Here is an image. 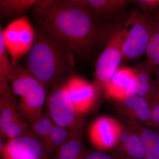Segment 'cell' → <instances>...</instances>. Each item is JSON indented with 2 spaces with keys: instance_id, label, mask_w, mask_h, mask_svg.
<instances>
[{
  "instance_id": "obj_6",
  "label": "cell",
  "mask_w": 159,
  "mask_h": 159,
  "mask_svg": "<svg viewBox=\"0 0 159 159\" xmlns=\"http://www.w3.org/2000/svg\"><path fill=\"white\" fill-rule=\"evenodd\" d=\"M128 22V21H127ZM128 22L112 38L97 58L93 84L100 93L104 90L123 59L122 46L129 31Z\"/></svg>"
},
{
  "instance_id": "obj_16",
  "label": "cell",
  "mask_w": 159,
  "mask_h": 159,
  "mask_svg": "<svg viewBox=\"0 0 159 159\" xmlns=\"http://www.w3.org/2000/svg\"><path fill=\"white\" fill-rule=\"evenodd\" d=\"M135 70V95L144 97L153 103L159 95L157 82L152 79V73L143 63L137 66Z\"/></svg>"
},
{
  "instance_id": "obj_18",
  "label": "cell",
  "mask_w": 159,
  "mask_h": 159,
  "mask_svg": "<svg viewBox=\"0 0 159 159\" xmlns=\"http://www.w3.org/2000/svg\"><path fill=\"white\" fill-rule=\"evenodd\" d=\"M145 55L146 59L143 63L153 73L159 68V21L154 16Z\"/></svg>"
},
{
  "instance_id": "obj_5",
  "label": "cell",
  "mask_w": 159,
  "mask_h": 159,
  "mask_svg": "<svg viewBox=\"0 0 159 159\" xmlns=\"http://www.w3.org/2000/svg\"><path fill=\"white\" fill-rule=\"evenodd\" d=\"M154 16L152 12L134 11L129 16V31L122 46L123 59L136 60L145 54Z\"/></svg>"
},
{
  "instance_id": "obj_17",
  "label": "cell",
  "mask_w": 159,
  "mask_h": 159,
  "mask_svg": "<svg viewBox=\"0 0 159 159\" xmlns=\"http://www.w3.org/2000/svg\"><path fill=\"white\" fill-rule=\"evenodd\" d=\"M126 125L139 135L145 146V159H159V132L135 120L123 118Z\"/></svg>"
},
{
  "instance_id": "obj_21",
  "label": "cell",
  "mask_w": 159,
  "mask_h": 159,
  "mask_svg": "<svg viewBox=\"0 0 159 159\" xmlns=\"http://www.w3.org/2000/svg\"><path fill=\"white\" fill-rule=\"evenodd\" d=\"M72 136H74L67 129L54 124L43 144L49 155H55L61 146Z\"/></svg>"
},
{
  "instance_id": "obj_19",
  "label": "cell",
  "mask_w": 159,
  "mask_h": 159,
  "mask_svg": "<svg viewBox=\"0 0 159 159\" xmlns=\"http://www.w3.org/2000/svg\"><path fill=\"white\" fill-rule=\"evenodd\" d=\"M88 151L84 145L81 135L68 139L58 149L54 159H84Z\"/></svg>"
},
{
  "instance_id": "obj_24",
  "label": "cell",
  "mask_w": 159,
  "mask_h": 159,
  "mask_svg": "<svg viewBox=\"0 0 159 159\" xmlns=\"http://www.w3.org/2000/svg\"><path fill=\"white\" fill-rule=\"evenodd\" d=\"M133 2L138 4L140 9L143 11L152 12L159 11V0H136Z\"/></svg>"
},
{
  "instance_id": "obj_7",
  "label": "cell",
  "mask_w": 159,
  "mask_h": 159,
  "mask_svg": "<svg viewBox=\"0 0 159 159\" xmlns=\"http://www.w3.org/2000/svg\"><path fill=\"white\" fill-rule=\"evenodd\" d=\"M6 50L14 66L21 57L30 51L35 37V29L26 15L9 23L3 30Z\"/></svg>"
},
{
  "instance_id": "obj_1",
  "label": "cell",
  "mask_w": 159,
  "mask_h": 159,
  "mask_svg": "<svg viewBox=\"0 0 159 159\" xmlns=\"http://www.w3.org/2000/svg\"><path fill=\"white\" fill-rule=\"evenodd\" d=\"M31 10L37 25L62 40L83 60L104 49L127 23H106L73 0H38Z\"/></svg>"
},
{
  "instance_id": "obj_27",
  "label": "cell",
  "mask_w": 159,
  "mask_h": 159,
  "mask_svg": "<svg viewBox=\"0 0 159 159\" xmlns=\"http://www.w3.org/2000/svg\"><path fill=\"white\" fill-rule=\"evenodd\" d=\"M157 78H158V80H157V83H158V85L159 88V68L157 70Z\"/></svg>"
},
{
  "instance_id": "obj_3",
  "label": "cell",
  "mask_w": 159,
  "mask_h": 159,
  "mask_svg": "<svg viewBox=\"0 0 159 159\" xmlns=\"http://www.w3.org/2000/svg\"><path fill=\"white\" fill-rule=\"evenodd\" d=\"M9 83L15 96L20 97L17 102L20 114L30 128L42 115L43 106L47 99V89L19 62L12 68Z\"/></svg>"
},
{
  "instance_id": "obj_11",
  "label": "cell",
  "mask_w": 159,
  "mask_h": 159,
  "mask_svg": "<svg viewBox=\"0 0 159 159\" xmlns=\"http://www.w3.org/2000/svg\"><path fill=\"white\" fill-rule=\"evenodd\" d=\"M97 14L100 19L108 24L126 22L123 19L127 7L133 1L129 0H73Z\"/></svg>"
},
{
  "instance_id": "obj_13",
  "label": "cell",
  "mask_w": 159,
  "mask_h": 159,
  "mask_svg": "<svg viewBox=\"0 0 159 159\" xmlns=\"http://www.w3.org/2000/svg\"><path fill=\"white\" fill-rule=\"evenodd\" d=\"M119 112L125 117L150 127L152 103L144 97L131 96L116 100Z\"/></svg>"
},
{
  "instance_id": "obj_15",
  "label": "cell",
  "mask_w": 159,
  "mask_h": 159,
  "mask_svg": "<svg viewBox=\"0 0 159 159\" xmlns=\"http://www.w3.org/2000/svg\"><path fill=\"white\" fill-rule=\"evenodd\" d=\"M22 119L20 114L17 101L9 85L5 89L0 91V134L1 138L5 139L9 127Z\"/></svg>"
},
{
  "instance_id": "obj_10",
  "label": "cell",
  "mask_w": 159,
  "mask_h": 159,
  "mask_svg": "<svg viewBox=\"0 0 159 159\" xmlns=\"http://www.w3.org/2000/svg\"><path fill=\"white\" fill-rule=\"evenodd\" d=\"M122 125L116 119L102 116L96 119L89 129L91 143L98 150L113 149L119 142Z\"/></svg>"
},
{
  "instance_id": "obj_22",
  "label": "cell",
  "mask_w": 159,
  "mask_h": 159,
  "mask_svg": "<svg viewBox=\"0 0 159 159\" xmlns=\"http://www.w3.org/2000/svg\"><path fill=\"white\" fill-rule=\"evenodd\" d=\"M3 29L0 28V91L9 86V77L13 68L7 56L4 43Z\"/></svg>"
},
{
  "instance_id": "obj_12",
  "label": "cell",
  "mask_w": 159,
  "mask_h": 159,
  "mask_svg": "<svg viewBox=\"0 0 159 159\" xmlns=\"http://www.w3.org/2000/svg\"><path fill=\"white\" fill-rule=\"evenodd\" d=\"M135 69L128 67L119 68L107 83L103 90L107 97L116 100L135 96Z\"/></svg>"
},
{
  "instance_id": "obj_23",
  "label": "cell",
  "mask_w": 159,
  "mask_h": 159,
  "mask_svg": "<svg viewBox=\"0 0 159 159\" xmlns=\"http://www.w3.org/2000/svg\"><path fill=\"white\" fill-rule=\"evenodd\" d=\"M54 125L50 117L43 113L31 125L30 130L31 134L43 143L48 136Z\"/></svg>"
},
{
  "instance_id": "obj_25",
  "label": "cell",
  "mask_w": 159,
  "mask_h": 159,
  "mask_svg": "<svg viewBox=\"0 0 159 159\" xmlns=\"http://www.w3.org/2000/svg\"><path fill=\"white\" fill-rule=\"evenodd\" d=\"M150 127L159 129V95L152 106Z\"/></svg>"
},
{
  "instance_id": "obj_4",
  "label": "cell",
  "mask_w": 159,
  "mask_h": 159,
  "mask_svg": "<svg viewBox=\"0 0 159 159\" xmlns=\"http://www.w3.org/2000/svg\"><path fill=\"white\" fill-rule=\"evenodd\" d=\"M63 84L52 89L47 97L48 116L54 124L67 129L72 135H81L83 119L74 108Z\"/></svg>"
},
{
  "instance_id": "obj_20",
  "label": "cell",
  "mask_w": 159,
  "mask_h": 159,
  "mask_svg": "<svg viewBox=\"0 0 159 159\" xmlns=\"http://www.w3.org/2000/svg\"><path fill=\"white\" fill-rule=\"evenodd\" d=\"M38 1V0H37ZM37 0H1L0 12L3 20L20 16L31 10Z\"/></svg>"
},
{
  "instance_id": "obj_9",
  "label": "cell",
  "mask_w": 159,
  "mask_h": 159,
  "mask_svg": "<svg viewBox=\"0 0 159 159\" xmlns=\"http://www.w3.org/2000/svg\"><path fill=\"white\" fill-rule=\"evenodd\" d=\"M3 159H44L49 155L43 143L32 134L1 142Z\"/></svg>"
},
{
  "instance_id": "obj_2",
  "label": "cell",
  "mask_w": 159,
  "mask_h": 159,
  "mask_svg": "<svg viewBox=\"0 0 159 159\" xmlns=\"http://www.w3.org/2000/svg\"><path fill=\"white\" fill-rule=\"evenodd\" d=\"M76 55L62 40L36 26L32 48L27 54L26 69L46 89L63 84L72 75Z\"/></svg>"
},
{
  "instance_id": "obj_14",
  "label": "cell",
  "mask_w": 159,
  "mask_h": 159,
  "mask_svg": "<svg viewBox=\"0 0 159 159\" xmlns=\"http://www.w3.org/2000/svg\"><path fill=\"white\" fill-rule=\"evenodd\" d=\"M113 150L114 156L119 159H145V148L142 139L126 125H122L119 142Z\"/></svg>"
},
{
  "instance_id": "obj_26",
  "label": "cell",
  "mask_w": 159,
  "mask_h": 159,
  "mask_svg": "<svg viewBox=\"0 0 159 159\" xmlns=\"http://www.w3.org/2000/svg\"><path fill=\"white\" fill-rule=\"evenodd\" d=\"M84 159H119L115 156L108 154L104 152L97 150L88 151Z\"/></svg>"
},
{
  "instance_id": "obj_8",
  "label": "cell",
  "mask_w": 159,
  "mask_h": 159,
  "mask_svg": "<svg viewBox=\"0 0 159 159\" xmlns=\"http://www.w3.org/2000/svg\"><path fill=\"white\" fill-rule=\"evenodd\" d=\"M63 86L74 108L80 115L82 116L87 113L93 107L99 94L93 84L72 75Z\"/></svg>"
}]
</instances>
